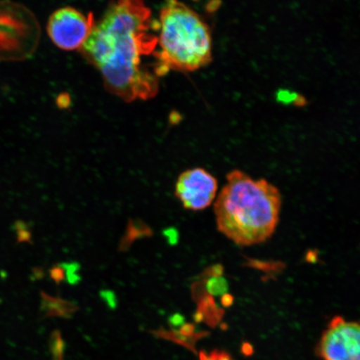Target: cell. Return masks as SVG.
Masks as SVG:
<instances>
[{"mask_svg": "<svg viewBox=\"0 0 360 360\" xmlns=\"http://www.w3.org/2000/svg\"><path fill=\"white\" fill-rule=\"evenodd\" d=\"M156 31L157 21L145 0H115L80 51L111 94L125 102L150 100L160 84L143 60L154 55Z\"/></svg>", "mask_w": 360, "mask_h": 360, "instance_id": "6da1fadb", "label": "cell"}, {"mask_svg": "<svg viewBox=\"0 0 360 360\" xmlns=\"http://www.w3.org/2000/svg\"><path fill=\"white\" fill-rule=\"evenodd\" d=\"M226 179L214 205L218 231L238 245L262 244L280 220V191L266 179H252L238 169Z\"/></svg>", "mask_w": 360, "mask_h": 360, "instance_id": "7a4b0ae2", "label": "cell"}, {"mask_svg": "<svg viewBox=\"0 0 360 360\" xmlns=\"http://www.w3.org/2000/svg\"><path fill=\"white\" fill-rule=\"evenodd\" d=\"M154 73L193 72L213 60L212 33L202 17L179 0H165L157 22Z\"/></svg>", "mask_w": 360, "mask_h": 360, "instance_id": "3957f363", "label": "cell"}, {"mask_svg": "<svg viewBox=\"0 0 360 360\" xmlns=\"http://www.w3.org/2000/svg\"><path fill=\"white\" fill-rule=\"evenodd\" d=\"M37 20L28 8L11 1H0V61L25 60L39 42Z\"/></svg>", "mask_w": 360, "mask_h": 360, "instance_id": "277c9868", "label": "cell"}, {"mask_svg": "<svg viewBox=\"0 0 360 360\" xmlns=\"http://www.w3.org/2000/svg\"><path fill=\"white\" fill-rule=\"evenodd\" d=\"M96 22L93 13L87 15L75 8H60L49 18L48 34L58 48L76 51L83 47Z\"/></svg>", "mask_w": 360, "mask_h": 360, "instance_id": "5b68a950", "label": "cell"}, {"mask_svg": "<svg viewBox=\"0 0 360 360\" xmlns=\"http://www.w3.org/2000/svg\"><path fill=\"white\" fill-rule=\"evenodd\" d=\"M323 360H360V330L357 323L340 316L332 319L322 336Z\"/></svg>", "mask_w": 360, "mask_h": 360, "instance_id": "8992f818", "label": "cell"}, {"mask_svg": "<svg viewBox=\"0 0 360 360\" xmlns=\"http://www.w3.org/2000/svg\"><path fill=\"white\" fill-rule=\"evenodd\" d=\"M217 191V179L208 171L195 168L179 174L174 195L186 210L200 211L212 204Z\"/></svg>", "mask_w": 360, "mask_h": 360, "instance_id": "52a82bcc", "label": "cell"}, {"mask_svg": "<svg viewBox=\"0 0 360 360\" xmlns=\"http://www.w3.org/2000/svg\"><path fill=\"white\" fill-rule=\"evenodd\" d=\"M206 287L210 294L218 295L227 291L228 283L222 276H211L207 281Z\"/></svg>", "mask_w": 360, "mask_h": 360, "instance_id": "ba28073f", "label": "cell"}, {"mask_svg": "<svg viewBox=\"0 0 360 360\" xmlns=\"http://www.w3.org/2000/svg\"><path fill=\"white\" fill-rule=\"evenodd\" d=\"M278 100L285 103L292 102L295 105H302V102L305 103L304 98H301V96H298V94H292V93L282 91V90L278 94Z\"/></svg>", "mask_w": 360, "mask_h": 360, "instance_id": "9c48e42d", "label": "cell"}, {"mask_svg": "<svg viewBox=\"0 0 360 360\" xmlns=\"http://www.w3.org/2000/svg\"><path fill=\"white\" fill-rule=\"evenodd\" d=\"M200 360H231L226 353L214 350L210 353L200 352Z\"/></svg>", "mask_w": 360, "mask_h": 360, "instance_id": "30bf717a", "label": "cell"}]
</instances>
